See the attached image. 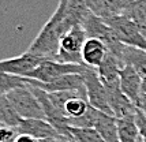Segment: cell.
Masks as SVG:
<instances>
[{"instance_id":"obj_9","label":"cell","mask_w":146,"mask_h":142,"mask_svg":"<svg viewBox=\"0 0 146 142\" xmlns=\"http://www.w3.org/2000/svg\"><path fill=\"white\" fill-rule=\"evenodd\" d=\"M25 79L29 85L40 88V89L48 92V93H52V92H66V90L86 92L83 74H66L63 77L57 78V79L52 81V82H48V84H42V82L36 81V79L26 78V77H25Z\"/></svg>"},{"instance_id":"obj_20","label":"cell","mask_w":146,"mask_h":142,"mask_svg":"<svg viewBox=\"0 0 146 142\" xmlns=\"http://www.w3.org/2000/svg\"><path fill=\"white\" fill-rule=\"evenodd\" d=\"M70 134L78 142H105L94 127H70Z\"/></svg>"},{"instance_id":"obj_15","label":"cell","mask_w":146,"mask_h":142,"mask_svg":"<svg viewBox=\"0 0 146 142\" xmlns=\"http://www.w3.org/2000/svg\"><path fill=\"white\" fill-rule=\"evenodd\" d=\"M90 13L92 11L88 7L86 0H70L64 10V18L67 22H70L71 26L82 25Z\"/></svg>"},{"instance_id":"obj_1","label":"cell","mask_w":146,"mask_h":142,"mask_svg":"<svg viewBox=\"0 0 146 142\" xmlns=\"http://www.w3.org/2000/svg\"><path fill=\"white\" fill-rule=\"evenodd\" d=\"M64 10L66 7L57 6L56 11L49 18V21L42 26V29L40 30L37 37L33 40L27 51L40 58L57 60L60 41L64 34L72 27L70 22H67L64 18Z\"/></svg>"},{"instance_id":"obj_6","label":"cell","mask_w":146,"mask_h":142,"mask_svg":"<svg viewBox=\"0 0 146 142\" xmlns=\"http://www.w3.org/2000/svg\"><path fill=\"white\" fill-rule=\"evenodd\" d=\"M83 79H85V86H86V96H88L90 105L94 107L96 109L113 115L111 107H109L105 86L100 79L97 68L88 67L86 71L83 72Z\"/></svg>"},{"instance_id":"obj_13","label":"cell","mask_w":146,"mask_h":142,"mask_svg":"<svg viewBox=\"0 0 146 142\" xmlns=\"http://www.w3.org/2000/svg\"><path fill=\"white\" fill-rule=\"evenodd\" d=\"M94 129L101 134L105 142H120L117 133V117L100 111Z\"/></svg>"},{"instance_id":"obj_4","label":"cell","mask_w":146,"mask_h":142,"mask_svg":"<svg viewBox=\"0 0 146 142\" xmlns=\"http://www.w3.org/2000/svg\"><path fill=\"white\" fill-rule=\"evenodd\" d=\"M88 68L85 64H76V63H62L57 60H42L38 67H36L32 72L27 74L26 78H32L38 82L48 84L57 78L63 77L66 74H83Z\"/></svg>"},{"instance_id":"obj_29","label":"cell","mask_w":146,"mask_h":142,"mask_svg":"<svg viewBox=\"0 0 146 142\" xmlns=\"http://www.w3.org/2000/svg\"><path fill=\"white\" fill-rule=\"evenodd\" d=\"M141 93L146 94V78H142V88H141Z\"/></svg>"},{"instance_id":"obj_24","label":"cell","mask_w":146,"mask_h":142,"mask_svg":"<svg viewBox=\"0 0 146 142\" xmlns=\"http://www.w3.org/2000/svg\"><path fill=\"white\" fill-rule=\"evenodd\" d=\"M135 105H137V109H139L141 112H143L146 115V94L145 93H141L138 100L135 101Z\"/></svg>"},{"instance_id":"obj_27","label":"cell","mask_w":146,"mask_h":142,"mask_svg":"<svg viewBox=\"0 0 146 142\" xmlns=\"http://www.w3.org/2000/svg\"><path fill=\"white\" fill-rule=\"evenodd\" d=\"M60 138H44V139H38V142H59Z\"/></svg>"},{"instance_id":"obj_22","label":"cell","mask_w":146,"mask_h":142,"mask_svg":"<svg viewBox=\"0 0 146 142\" xmlns=\"http://www.w3.org/2000/svg\"><path fill=\"white\" fill-rule=\"evenodd\" d=\"M135 122L139 130V137L142 138V141L146 142V115L139 109H137L135 112Z\"/></svg>"},{"instance_id":"obj_19","label":"cell","mask_w":146,"mask_h":142,"mask_svg":"<svg viewBox=\"0 0 146 142\" xmlns=\"http://www.w3.org/2000/svg\"><path fill=\"white\" fill-rule=\"evenodd\" d=\"M19 122L21 117L15 112L7 94H0V126H8L17 129Z\"/></svg>"},{"instance_id":"obj_8","label":"cell","mask_w":146,"mask_h":142,"mask_svg":"<svg viewBox=\"0 0 146 142\" xmlns=\"http://www.w3.org/2000/svg\"><path fill=\"white\" fill-rule=\"evenodd\" d=\"M42 60L45 59L26 51L17 58L0 60V70L13 75H18V77H27V74L32 72L36 67H38Z\"/></svg>"},{"instance_id":"obj_11","label":"cell","mask_w":146,"mask_h":142,"mask_svg":"<svg viewBox=\"0 0 146 142\" xmlns=\"http://www.w3.org/2000/svg\"><path fill=\"white\" fill-rule=\"evenodd\" d=\"M141 88H142V77L133 66L124 64L120 70V89L134 104L141 94Z\"/></svg>"},{"instance_id":"obj_26","label":"cell","mask_w":146,"mask_h":142,"mask_svg":"<svg viewBox=\"0 0 146 142\" xmlns=\"http://www.w3.org/2000/svg\"><path fill=\"white\" fill-rule=\"evenodd\" d=\"M116 1H117V4H119V7H120V10H121V14H123V11L131 6L135 0H116Z\"/></svg>"},{"instance_id":"obj_21","label":"cell","mask_w":146,"mask_h":142,"mask_svg":"<svg viewBox=\"0 0 146 142\" xmlns=\"http://www.w3.org/2000/svg\"><path fill=\"white\" fill-rule=\"evenodd\" d=\"M26 84L27 82H26L25 77L13 75V74H8V72L0 70V94H7L10 90L23 86Z\"/></svg>"},{"instance_id":"obj_18","label":"cell","mask_w":146,"mask_h":142,"mask_svg":"<svg viewBox=\"0 0 146 142\" xmlns=\"http://www.w3.org/2000/svg\"><path fill=\"white\" fill-rule=\"evenodd\" d=\"M123 15L133 19L146 38V0H135L131 6L123 11Z\"/></svg>"},{"instance_id":"obj_14","label":"cell","mask_w":146,"mask_h":142,"mask_svg":"<svg viewBox=\"0 0 146 142\" xmlns=\"http://www.w3.org/2000/svg\"><path fill=\"white\" fill-rule=\"evenodd\" d=\"M124 64L133 66L142 78H146V51L141 48L126 45L121 55Z\"/></svg>"},{"instance_id":"obj_12","label":"cell","mask_w":146,"mask_h":142,"mask_svg":"<svg viewBox=\"0 0 146 142\" xmlns=\"http://www.w3.org/2000/svg\"><path fill=\"white\" fill-rule=\"evenodd\" d=\"M108 53V48L101 40L88 37L82 49V60L88 67L98 68Z\"/></svg>"},{"instance_id":"obj_30","label":"cell","mask_w":146,"mask_h":142,"mask_svg":"<svg viewBox=\"0 0 146 142\" xmlns=\"http://www.w3.org/2000/svg\"><path fill=\"white\" fill-rule=\"evenodd\" d=\"M70 0H59V7H66Z\"/></svg>"},{"instance_id":"obj_5","label":"cell","mask_w":146,"mask_h":142,"mask_svg":"<svg viewBox=\"0 0 146 142\" xmlns=\"http://www.w3.org/2000/svg\"><path fill=\"white\" fill-rule=\"evenodd\" d=\"M111 27L113 29L117 37L123 44L130 46H135V48H141L146 51V38L145 36L141 33L139 27L133 19H130L126 15H115L112 18H107Z\"/></svg>"},{"instance_id":"obj_7","label":"cell","mask_w":146,"mask_h":142,"mask_svg":"<svg viewBox=\"0 0 146 142\" xmlns=\"http://www.w3.org/2000/svg\"><path fill=\"white\" fill-rule=\"evenodd\" d=\"M107 96H108L109 107L112 109L113 116L117 119L126 116H133L137 112V105L128 98L120 89V81L112 84H104Z\"/></svg>"},{"instance_id":"obj_3","label":"cell","mask_w":146,"mask_h":142,"mask_svg":"<svg viewBox=\"0 0 146 142\" xmlns=\"http://www.w3.org/2000/svg\"><path fill=\"white\" fill-rule=\"evenodd\" d=\"M86 38H88V34H86L82 26H72L70 30L64 34L62 41H60L57 62L85 64L82 60V49Z\"/></svg>"},{"instance_id":"obj_2","label":"cell","mask_w":146,"mask_h":142,"mask_svg":"<svg viewBox=\"0 0 146 142\" xmlns=\"http://www.w3.org/2000/svg\"><path fill=\"white\" fill-rule=\"evenodd\" d=\"M7 97L21 119H45L44 109L29 84L10 90Z\"/></svg>"},{"instance_id":"obj_28","label":"cell","mask_w":146,"mask_h":142,"mask_svg":"<svg viewBox=\"0 0 146 142\" xmlns=\"http://www.w3.org/2000/svg\"><path fill=\"white\" fill-rule=\"evenodd\" d=\"M59 142H78V141H76V139H74V138H66V137H62Z\"/></svg>"},{"instance_id":"obj_31","label":"cell","mask_w":146,"mask_h":142,"mask_svg":"<svg viewBox=\"0 0 146 142\" xmlns=\"http://www.w3.org/2000/svg\"><path fill=\"white\" fill-rule=\"evenodd\" d=\"M137 142H143V141H142V138L139 137V138H138V141H137Z\"/></svg>"},{"instance_id":"obj_10","label":"cell","mask_w":146,"mask_h":142,"mask_svg":"<svg viewBox=\"0 0 146 142\" xmlns=\"http://www.w3.org/2000/svg\"><path fill=\"white\" fill-rule=\"evenodd\" d=\"M15 130L18 134H27L37 139L62 137L46 119H21Z\"/></svg>"},{"instance_id":"obj_16","label":"cell","mask_w":146,"mask_h":142,"mask_svg":"<svg viewBox=\"0 0 146 142\" xmlns=\"http://www.w3.org/2000/svg\"><path fill=\"white\" fill-rule=\"evenodd\" d=\"M86 3L92 13L104 19L121 14V10L116 0H86Z\"/></svg>"},{"instance_id":"obj_17","label":"cell","mask_w":146,"mask_h":142,"mask_svg":"<svg viewBox=\"0 0 146 142\" xmlns=\"http://www.w3.org/2000/svg\"><path fill=\"white\" fill-rule=\"evenodd\" d=\"M117 133L120 142H137L139 138V130L135 122V115L117 119Z\"/></svg>"},{"instance_id":"obj_23","label":"cell","mask_w":146,"mask_h":142,"mask_svg":"<svg viewBox=\"0 0 146 142\" xmlns=\"http://www.w3.org/2000/svg\"><path fill=\"white\" fill-rule=\"evenodd\" d=\"M17 135H18V133L14 127L0 126V142H14Z\"/></svg>"},{"instance_id":"obj_25","label":"cell","mask_w":146,"mask_h":142,"mask_svg":"<svg viewBox=\"0 0 146 142\" xmlns=\"http://www.w3.org/2000/svg\"><path fill=\"white\" fill-rule=\"evenodd\" d=\"M14 142H38V139L32 135H27V134H18L15 137Z\"/></svg>"}]
</instances>
